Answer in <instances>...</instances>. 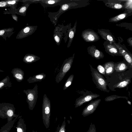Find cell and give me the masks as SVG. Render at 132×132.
Segmentation results:
<instances>
[{"instance_id":"cell-3","label":"cell","mask_w":132,"mask_h":132,"mask_svg":"<svg viewBox=\"0 0 132 132\" xmlns=\"http://www.w3.org/2000/svg\"><path fill=\"white\" fill-rule=\"evenodd\" d=\"M38 87L37 85L35 84L32 89L23 90V92L26 94V101L28 104L29 108L31 110H33L37 101L38 97Z\"/></svg>"},{"instance_id":"cell-24","label":"cell","mask_w":132,"mask_h":132,"mask_svg":"<svg viewBox=\"0 0 132 132\" xmlns=\"http://www.w3.org/2000/svg\"><path fill=\"white\" fill-rule=\"evenodd\" d=\"M127 14L124 13L120 14L116 16L110 18L109 21L112 22H115L120 21L125 19L127 16Z\"/></svg>"},{"instance_id":"cell-30","label":"cell","mask_w":132,"mask_h":132,"mask_svg":"<svg viewBox=\"0 0 132 132\" xmlns=\"http://www.w3.org/2000/svg\"><path fill=\"white\" fill-rule=\"evenodd\" d=\"M127 82L126 81H124L120 82L118 86L119 87H123L126 86L127 84Z\"/></svg>"},{"instance_id":"cell-15","label":"cell","mask_w":132,"mask_h":132,"mask_svg":"<svg viewBox=\"0 0 132 132\" xmlns=\"http://www.w3.org/2000/svg\"><path fill=\"white\" fill-rule=\"evenodd\" d=\"M11 73L17 82H20L24 79V72L21 69L15 68L12 70Z\"/></svg>"},{"instance_id":"cell-11","label":"cell","mask_w":132,"mask_h":132,"mask_svg":"<svg viewBox=\"0 0 132 132\" xmlns=\"http://www.w3.org/2000/svg\"><path fill=\"white\" fill-rule=\"evenodd\" d=\"M71 0H40L39 2L44 6H54L71 2Z\"/></svg>"},{"instance_id":"cell-33","label":"cell","mask_w":132,"mask_h":132,"mask_svg":"<svg viewBox=\"0 0 132 132\" xmlns=\"http://www.w3.org/2000/svg\"><path fill=\"white\" fill-rule=\"evenodd\" d=\"M105 69L106 72V73H108L111 72L113 70V68L112 67L105 68Z\"/></svg>"},{"instance_id":"cell-36","label":"cell","mask_w":132,"mask_h":132,"mask_svg":"<svg viewBox=\"0 0 132 132\" xmlns=\"http://www.w3.org/2000/svg\"><path fill=\"white\" fill-rule=\"evenodd\" d=\"M12 17L13 19L16 21H18V17L15 15H12Z\"/></svg>"},{"instance_id":"cell-8","label":"cell","mask_w":132,"mask_h":132,"mask_svg":"<svg viewBox=\"0 0 132 132\" xmlns=\"http://www.w3.org/2000/svg\"><path fill=\"white\" fill-rule=\"evenodd\" d=\"M101 101V100L99 99L92 101L84 109L82 115L85 116L92 113L96 110Z\"/></svg>"},{"instance_id":"cell-6","label":"cell","mask_w":132,"mask_h":132,"mask_svg":"<svg viewBox=\"0 0 132 132\" xmlns=\"http://www.w3.org/2000/svg\"><path fill=\"white\" fill-rule=\"evenodd\" d=\"M81 37L85 41L88 42H93L98 40L100 37L92 29H88L82 32Z\"/></svg>"},{"instance_id":"cell-16","label":"cell","mask_w":132,"mask_h":132,"mask_svg":"<svg viewBox=\"0 0 132 132\" xmlns=\"http://www.w3.org/2000/svg\"><path fill=\"white\" fill-rule=\"evenodd\" d=\"M46 75L42 73L38 74L32 77H30L27 79V81L29 84L41 81L45 78Z\"/></svg>"},{"instance_id":"cell-28","label":"cell","mask_w":132,"mask_h":132,"mask_svg":"<svg viewBox=\"0 0 132 132\" xmlns=\"http://www.w3.org/2000/svg\"><path fill=\"white\" fill-rule=\"evenodd\" d=\"M8 5L9 6H14L16 4L18 0H8L5 1Z\"/></svg>"},{"instance_id":"cell-32","label":"cell","mask_w":132,"mask_h":132,"mask_svg":"<svg viewBox=\"0 0 132 132\" xmlns=\"http://www.w3.org/2000/svg\"><path fill=\"white\" fill-rule=\"evenodd\" d=\"M126 67V65L123 63H122L120 65L119 67V69L121 71L124 69Z\"/></svg>"},{"instance_id":"cell-37","label":"cell","mask_w":132,"mask_h":132,"mask_svg":"<svg viewBox=\"0 0 132 132\" xmlns=\"http://www.w3.org/2000/svg\"><path fill=\"white\" fill-rule=\"evenodd\" d=\"M32 132H37V131H35L34 130H32Z\"/></svg>"},{"instance_id":"cell-17","label":"cell","mask_w":132,"mask_h":132,"mask_svg":"<svg viewBox=\"0 0 132 132\" xmlns=\"http://www.w3.org/2000/svg\"><path fill=\"white\" fill-rule=\"evenodd\" d=\"M40 58L35 55L27 54H26L23 59V61L27 64H31L38 61Z\"/></svg>"},{"instance_id":"cell-9","label":"cell","mask_w":132,"mask_h":132,"mask_svg":"<svg viewBox=\"0 0 132 132\" xmlns=\"http://www.w3.org/2000/svg\"><path fill=\"white\" fill-rule=\"evenodd\" d=\"M92 75L98 87L103 90H106V82L101 75L97 70L93 72Z\"/></svg>"},{"instance_id":"cell-29","label":"cell","mask_w":132,"mask_h":132,"mask_svg":"<svg viewBox=\"0 0 132 132\" xmlns=\"http://www.w3.org/2000/svg\"><path fill=\"white\" fill-rule=\"evenodd\" d=\"M97 69L100 72L103 74H104L105 69L102 66L99 65L97 67Z\"/></svg>"},{"instance_id":"cell-13","label":"cell","mask_w":132,"mask_h":132,"mask_svg":"<svg viewBox=\"0 0 132 132\" xmlns=\"http://www.w3.org/2000/svg\"><path fill=\"white\" fill-rule=\"evenodd\" d=\"M99 96V95L96 94H91L88 95L81 98H78L76 100V102L75 107L77 108L79 106L84 103L92 100Z\"/></svg>"},{"instance_id":"cell-20","label":"cell","mask_w":132,"mask_h":132,"mask_svg":"<svg viewBox=\"0 0 132 132\" xmlns=\"http://www.w3.org/2000/svg\"><path fill=\"white\" fill-rule=\"evenodd\" d=\"M76 26L77 21H76L73 27L71 28L69 31V40L67 46V47L68 48L69 47L71 46L75 36L76 31Z\"/></svg>"},{"instance_id":"cell-14","label":"cell","mask_w":132,"mask_h":132,"mask_svg":"<svg viewBox=\"0 0 132 132\" xmlns=\"http://www.w3.org/2000/svg\"><path fill=\"white\" fill-rule=\"evenodd\" d=\"M103 45L105 51L108 53L114 54H120L118 48L112 43L105 41Z\"/></svg>"},{"instance_id":"cell-10","label":"cell","mask_w":132,"mask_h":132,"mask_svg":"<svg viewBox=\"0 0 132 132\" xmlns=\"http://www.w3.org/2000/svg\"><path fill=\"white\" fill-rule=\"evenodd\" d=\"M87 51L89 54L96 59L103 58L104 56L103 52L97 49L94 45L88 47Z\"/></svg>"},{"instance_id":"cell-27","label":"cell","mask_w":132,"mask_h":132,"mask_svg":"<svg viewBox=\"0 0 132 132\" xmlns=\"http://www.w3.org/2000/svg\"><path fill=\"white\" fill-rule=\"evenodd\" d=\"M74 75H71L68 78L64 85L63 90H65L71 85L73 80Z\"/></svg>"},{"instance_id":"cell-35","label":"cell","mask_w":132,"mask_h":132,"mask_svg":"<svg viewBox=\"0 0 132 132\" xmlns=\"http://www.w3.org/2000/svg\"><path fill=\"white\" fill-rule=\"evenodd\" d=\"M127 41L129 45L132 47V37L129 38L127 39Z\"/></svg>"},{"instance_id":"cell-26","label":"cell","mask_w":132,"mask_h":132,"mask_svg":"<svg viewBox=\"0 0 132 132\" xmlns=\"http://www.w3.org/2000/svg\"><path fill=\"white\" fill-rule=\"evenodd\" d=\"M28 5V4H27L26 5L21 7L20 8L16 11V13L20 15L23 16L25 15L27 8L29 6Z\"/></svg>"},{"instance_id":"cell-25","label":"cell","mask_w":132,"mask_h":132,"mask_svg":"<svg viewBox=\"0 0 132 132\" xmlns=\"http://www.w3.org/2000/svg\"><path fill=\"white\" fill-rule=\"evenodd\" d=\"M13 28H9L4 29L0 30V36L3 37L5 36H7L9 35H10L11 33L12 34Z\"/></svg>"},{"instance_id":"cell-19","label":"cell","mask_w":132,"mask_h":132,"mask_svg":"<svg viewBox=\"0 0 132 132\" xmlns=\"http://www.w3.org/2000/svg\"><path fill=\"white\" fill-rule=\"evenodd\" d=\"M16 126L17 132H26V125L22 116H20Z\"/></svg>"},{"instance_id":"cell-4","label":"cell","mask_w":132,"mask_h":132,"mask_svg":"<svg viewBox=\"0 0 132 132\" xmlns=\"http://www.w3.org/2000/svg\"><path fill=\"white\" fill-rule=\"evenodd\" d=\"M75 53L72 56L66 59L64 61L59 73L55 78V81L58 83L64 77L69 71L72 66L74 57Z\"/></svg>"},{"instance_id":"cell-22","label":"cell","mask_w":132,"mask_h":132,"mask_svg":"<svg viewBox=\"0 0 132 132\" xmlns=\"http://www.w3.org/2000/svg\"><path fill=\"white\" fill-rule=\"evenodd\" d=\"M12 86V83L10 81L9 76H7L0 82V90L5 87L10 88Z\"/></svg>"},{"instance_id":"cell-5","label":"cell","mask_w":132,"mask_h":132,"mask_svg":"<svg viewBox=\"0 0 132 132\" xmlns=\"http://www.w3.org/2000/svg\"><path fill=\"white\" fill-rule=\"evenodd\" d=\"M81 1L71 0V2L63 4L60 6V7L57 13L55 16V20H57L59 16L63 13L69 10L78 7H83L82 5V2H80Z\"/></svg>"},{"instance_id":"cell-2","label":"cell","mask_w":132,"mask_h":132,"mask_svg":"<svg viewBox=\"0 0 132 132\" xmlns=\"http://www.w3.org/2000/svg\"><path fill=\"white\" fill-rule=\"evenodd\" d=\"M51 110L50 101L46 94H44L42 105V116L43 124L46 129L50 126Z\"/></svg>"},{"instance_id":"cell-21","label":"cell","mask_w":132,"mask_h":132,"mask_svg":"<svg viewBox=\"0 0 132 132\" xmlns=\"http://www.w3.org/2000/svg\"><path fill=\"white\" fill-rule=\"evenodd\" d=\"M107 7L114 9H120L124 7L122 4L118 3L110 2L109 1H102Z\"/></svg>"},{"instance_id":"cell-23","label":"cell","mask_w":132,"mask_h":132,"mask_svg":"<svg viewBox=\"0 0 132 132\" xmlns=\"http://www.w3.org/2000/svg\"><path fill=\"white\" fill-rule=\"evenodd\" d=\"M62 36V33L55 28L54 31L53 38L56 44L58 46L61 42Z\"/></svg>"},{"instance_id":"cell-31","label":"cell","mask_w":132,"mask_h":132,"mask_svg":"<svg viewBox=\"0 0 132 132\" xmlns=\"http://www.w3.org/2000/svg\"><path fill=\"white\" fill-rule=\"evenodd\" d=\"M0 6L1 7L9 6L5 1H1L0 2Z\"/></svg>"},{"instance_id":"cell-12","label":"cell","mask_w":132,"mask_h":132,"mask_svg":"<svg viewBox=\"0 0 132 132\" xmlns=\"http://www.w3.org/2000/svg\"><path fill=\"white\" fill-rule=\"evenodd\" d=\"M98 32L101 37L106 41L111 43H114L115 41L113 36L108 30L98 29Z\"/></svg>"},{"instance_id":"cell-34","label":"cell","mask_w":132,"mask_h":132,"mask_svg":"<svg viewBox=\"0 0 132 132\" xmlns=\"http://www.w3.org/2000/svg\"><path fill=\"white\" fill-rule=\"evenodd\" d=\"M65 125H63L61 127L59 132H65Z\"/></svg>"},{"instance_id":"cell-1","label":"cell","mask_w":132,"mask_h":132,"mask_svg":"<svg viewBox=\"0 0 132 132\" xmlns=\"http://www.w3.org/2000/svg\"><path fill=\"white\" fill-rule=\"evenodd\" d=\"M15 108L13 104L5 102L0 103V118L7 119V121L13 120L14 118L18 117L15 114Z\"/></svg>"},{"instance_id":"cell-18","label":"cell","mask_w":132,"mask_h":132,"mask_svg":"<svg viewBox=\"0 0 132 132\" xmlns=\"http://www.w3.org/2000/svg\"><path fill=\"white\" fill-rule=\"evenodd\" d=\"M18 117L15 118L13 120L7 121V123L1 127L0 132H9L15 122L17 120Z\"/></svg>"},{"instance_id":"cell-7","label":"cell","mask_w":132,"mask_h":132,"mask_svg":"<svg viewBox=\"0 0 132 132\" xmlns=\"http://www.w3.org/2000/svg\"><path fill=\"white\" fill-rule=\"evenodd\" d=\"M37 26H27L23 28L18 34L16 37L17 39H22L33 34L36 30Z\"/></svg>"}]
</instances>
